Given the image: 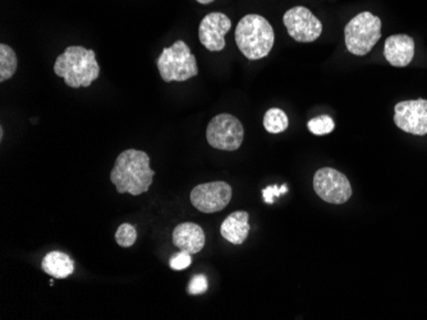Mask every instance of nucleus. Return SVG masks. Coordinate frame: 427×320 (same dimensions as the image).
<instances>
[{"mask_svg": "<svg viewBox=\"0 0 427 320\" xmlns=\"http://www.w3.org/2000/svg\"><path fill=\"white\" fill-rule=\"evenodd\" d=\"M41 268L46 275L64 279L74 272V262L62 251H52L43 260Z\"/></svg>", "mask_w": 427, "mask_h": 320, "instance_id": "15", "label": "nucleus"}, {"mask_svg": "<svg viewBox=\"0 0 427 320\" xmlns=\"http://www.w3.org/2000/svg\"><path fill=\"white\" fill-rule=\"evenodd\" d=\"M284 26L297 43H314L322 34V23L309 9L294 7L283 16Z\"/></svg>", "mask_w": 427, "mask_h": 320, "instance_id": "8", "label": "nucleus"}, {"mask_svg": "<svg viewBox=\"0 0 427 320\" xmlns=\"http://www.w3.org/2000/svg\"><path fill=\"white\" fill-rule=\"evenodd\" d=\"M232 187L224 181L206 183L193 187L192 205L202 214H217L223 211L232 201Z\"/></svg>", "mask_w": 427, "mask_h": 320, "instance_id": "9", "label": "nucleus"}, {"mask_svg": "<svg viewBox=\"0 0 427 320\" xmlns=\"http://www.w3.org/2000/svg\"><path fill=\"white\" fill-rule=\"evenodd\" d=\"M307 126L309 132L315 135H327L334 130L336 123L329 115H320L311 119Z\"/></svg>", "mask_w": 427, "mask_h": 320, "instance_id": "18", "label": "nucleus"}, {"mask_svg": "<svg viewBox=\"0 0 427 320\" xmlns=\"http://www.w3.org/2000/svg\"><path fill=\"white\" fill-rule=\"evenodd\" d=\"M173 244L178 249L184 250L192 255L197 254L205 247V232L196 223H181L174 229Z\"/></svg>", "mask_w": 427, "mask_h": 320, "instance_id": "13", "label": "nucleus"}, {"mask_svg": "<svg viewBox=\"0 0 427 320\" xmlns=\"http://www.w3.org/2000/svg\"><path fill=\"white\" fill-rule=\"evenodd\" d=\"M155 171L150 168L149 155L137 150L122 152L110 172V180L117 192L141 196L146 193L154 180Z\"/></svg>", "mask_w": 427, "mask_h": 320, "instance_id": "1", "label": "nucleus"}, {"mask_svg": "<svg viewBox=\"0 0 427 320\" xmlns=\"http://www.w3.org/2000/svg\"><path fill=\"white\" fill-rule=\"evenodd\" d=\"M384 56L393 67H407L415 56L413 38L408 35H393L388 37L384 45Z\"/></svg>", "mask_w": 427, "mask_h": 320, "instance_id": "12", "label": "nucleus"}, {"mask_svg": "<svg viewBox=\"0 0 427 320\" xmlns=\"http://www.w3.org/2000/svg\"><path fill=\"white\" fill-rule=\"evenodd\" d=\"M157 69L164 82H184L199 74L197 62L190 46L177 41L171 47H165L157 59Z\"/></svg>", "mask_w": 427, "mask_h": 320, "instance_id": "4", "label": "nucleus"}, {"mask_svg": "<svg viewBox=\"0 0 427 320\" xmlns=\"http://www.w3.org/2000/svg\"><path fill=\"white\" fill-rule=\"evenodd\" d=\"M209 288V284H208V278L205 276H195L190 281V285H188V294L191 295H201L205 294Z\"/></svg>", "mask_w": 427, "mask_h": 320, "instance_id": "21", "label": "nucleus"}, {"mask_svg": "<svg viewBox=\"0 0 427 320\" xmlns=\"http://www.w3.org/2000/svg\"><path fill=\"white\" fill-rule=\"evenodd\" d=\"M248 218L250 214L245 211H237L234 214H229L220 226L221 236L234 245L243 244L251 230Z\"/></svg>", "mask_w": 427, "mask_h": 320, "instance_id": "14", "label": "nucleus"}, {"mask_svg": "<svg viewBox=\"0 0 427 320\" xmlns=\"http://www.w3.org/2000/svg\"><path fill=\"white\" fill-rule=\"evenodd\" d=\"M314 189L322 201L331 205H344L352 196V187L346 175L331 168L318 170Z\"/></svg>", "mask_w": 427, "mask_h": 320, "instance_id": "7", "label": "nucleus"}, {"mask_svg": "<svg viewBox=\"0 0 427 320\" xmlns=\"http://www.w3.org/2000/svg\"><path fill=\"white\" fill-rule=\"evenodd\" d=\"M206 138L212 148L237 151L245 138V129L236 116L220 114L212 117L206 129Z\"/></svg>", "mask_w": 427, "mask_h": 320, "instance_id": "6", "label": "nucleus"}, {"mask_svg": "<svg viewBox=\"0 0 427 320\" xmlns=\"http://www.w3.org/2000/svg\"><path fill=\"white\" fill-rule=\"evenodd\" d=\"M394 123L406 133L427 134V100L402 101L394 107Z\"/></svg>", "mask_w": 427, "mask_h": 320, "instance_id": "10", "label": "nucleus"}, {"mask_svg": "<svg viewBox=\"0 0 427 320\" xmlns=\"http://www.w3.org/2000/svg\"><path fill=\"white\" fill-rule=\"evenodd\" d=\"M55 74L64 78L68 87L80 89L90 87L92 82L99 78L100 67L94 50L83 46H69L62 55L56 58Z\"/></svg>", "mask_w": 427, "mask_h": 320, "instance_id": "2", "label": "nucleus"}, {"mask_svg": "<svg viewBox=\"0 0 427 320\" xmlns=\"http://www.w3.org/2000/svg\"><path fill=\"white\" fill-rule=\"evenodd\" d=\"M137 240L136 229L129 225V223H123L118 227V230L116 232V241L119 247L122 248H131Z\"/></svg>", "mask_w": 427, "mask_h": 320, "instance_id": "19", "label": "nucleus"}, {"mask_svg": "<svg viewBox=\"0 0 427 320\" xmlns=\"http://www.w3.org/2000/svg\"><path fill=\"white\" fill-rule=\"evenodd\" d=\"M382 37V21L370 12H362L352 18L344 28L347 49L355 56H364Z\"/></svg>", "mask_w": 427, "mask_h": 320, "instance_id": "5", "label": "nucleus"}, {"mask_svg": "<svg viewBox=\"0 0 427 320\" xmlns=\"http://www.w3.org/2000/svg\"><path fill=\"white\" fill-rule=\"evenodd\" d=\"M19 68V59L14 50L7 44L0 45V82L10 80Z\"/></svg>", "mask_w": 427, "mask_h": 320, "instance_id": "16", "label": "nucleus"}, {"mask_svg": "<svg viewBox=\"0 0 427 320\" xmlns=\"http://www.w3.org/2000/svg\"><path fill=\"white\" fill-rule=\"evenodd\" d=\"M232 27L230 19L224 14L214 12L201 21L199 37L201 44L209 52H221L226 47V35Z\"/></svg>", "mask_w": 427, "mask_h": 320, "instance_id": "11", "label": "nucleus"}, {"mask_svg": "<svg viewBox=\"0 0 427 320\" xmlns=\"http://www.w3.org/2000/svg\"><path fill=\"white\" fill-rule=\"evenodd\" d=\"M287 192H288V187L285 185H283L282 187H279L278 185H270V187H265L263 190V198H264L265 203L273 205L274 198H278L282 194H285Z\"/></svg>", "mask_w": 427, "mask_h": 320, "instance_id": "22", "label": "nucleus"}, {"mask_svg": "<svg viewBox=\"0 0 427 320\" xmlns=\"http://www.w3.org/2000/svg\"><path fill=\"white\" fill-rule=\"evenodd\" d=\"M236 43L247 59L259 60L266 58L275 43L273 27L263 16L247 14L238 22Z\"/></svg>", "mask_w": 427, "mask_h": 320, "instance_id": "3", "label": "nucleus"}, {"mask_svg": "<svg viewBox=\"0 0 427 320\" xmlns=\"http://www.w3.org/2000/svg\"><path fill=\"white\" fill-rule=\"evenodd\" d=\"M196 1H199L200 4H209V3L214 1V0H196Z\"/></svg>", "mask_w": 427, "mask_h": 320, "instance_id": "23", "label": "nucleus"}, {"mask_svg": "<svg viewBox=\"0 0 427 320\" xmlns=\"http://www.w3.org/2000/svg\"><path fill=\"white\" fill-rule=\"evenodd\" d=\"M288 116L281 108H270L264 116V128L272 134L283 133L288 128Z\"/></svg>", "mask_w": 427, "mask_h": 320, "instance_id": "17", "label": "nucleus"}, {"mask_svg": "<svg viewBox=\"0 0 427 320\" xmlns=\"http://www.w3.org/2000/svg\"><path fill=\"white\" fill-rule=\"evenodd\" d=\"M192 254L181 250L179 253H175L173 254V257L171 258L169 262V266L173 269V271H183V269H187L192 264Z\"/></svg>", "mask_w": 427, "mask_h": 320, "instance_id": "20", "label": "nucleus"}]
</instances>
